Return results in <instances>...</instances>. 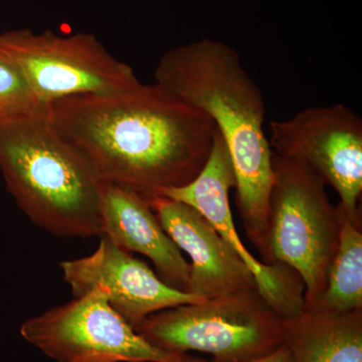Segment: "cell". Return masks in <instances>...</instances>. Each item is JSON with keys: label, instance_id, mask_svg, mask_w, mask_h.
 <instances>
[{"label": "cell", "instance_id": "obj_6", "mask_svg": "<svg viewBox=\"0 0 362 362\" xmlns=\"http://www.w3.org/2000/svg\"><path fill=\"white\" fill-rule=\"evenodd\" d=\"M21 334L57 362H207L152 345L112 308L100 288L28 319Z\"/></svg>", "mask_w": 362, "mask_h": 362}, {"label": "cell", "instance_id": "obj_13", "mask_svg": "<svg viewBox=\"0 0 362 362\" xmlns=\"http://www.w3.org/2000/svg\"><path fill=\"white\" fill-rule=\"evenodd\" d=\"M286 362H362V310L304 309L285 319Z\"/></svg>", "mask_w": 362, "mask_h": 362}, {"label": "cell", "instance_id": "obj_1", "mask_svg": "<svg viewBox=\"0 0 362 362\" xmlns=\"http://www.w3.org/2000/svg\"><path fill=\"white\" fill-rule=\"evenodd\" d=\"M45 113L100 180L132 190L148 204L199 175L216 130L206 114L156 83L62 98Z\"/></svg>", "mask_w": 362, "mask_h": 362}, {"label": "cell", "instance_id": "obj_7", "mask_svg": "<svg viewBox=\"0 0 362 362\" xmlns=\"http://www.w3.org/2000/svg\"><path fill=\"white\" fill-rule=\"evenodd\" d=\"M0 54L20 70L45 107L62 98L115 93L140 82L129 65L112 56L90 33H0Z\"/></svg>", "mask_w": 362, "mask_h": 362}, {"label": "cell", "instance_id": "obj_5", "mask_svg": "<svg viewBox=\"0 0 362 362\" xmlns=\"http://www.w3.org/2000/svg\"><path fill=\"white\" fill-rule=\"evenodd\" d=\"M135 330L158 349L202 352L211 362L256 361L285 341L284 319L259 289L159 311Z\"/></svg>", "mask_w": 362, "mask_h": 362}, {"label": "cell", "instance_id": "obj_11", "mask_svg": "<svg viewBox=\"0 0 362 362\" xmlns=\"http://www.w3.org/2000/svg\"><path fill=\"white\" fill-rule=\"evenodd\" d=\"M149 204L163 230L192 259L187 293L213 299L259 289L237 252L197 209L163 197Z\"/></svg>", "mask_w": 362, "mask_h": 362}, {"label": "cell", "instance_id": "obj_3", "mask_svg": "<svg viewBox=\"0 0 362 362\" xmlns=\"http://www.w3.org/2000/svg\"><path fill=\"white\" fill-rule=\"evenodd\" d=\"M0 170L33 223L61 238L101 237L102 181L52 127L45 109L0 118Z\"/></svg>", "mask_w": 362, "mask_h": 362}, {"label": "cell", "instance_id": "obj_9", "mask_svg": "<svg viewBox=\"0 0 362 362\" xmlns=\"http://www.w3.org/2000/svg\"><path fill=\"white\" fill-rule=\"evenodd\" d=\"M235 187L232 159L220 133H214L213 148L199 175L183 187L166 189L162 197L194 207L237 252L254 274L259 293L281 318L290 319L304 310L303 281L284 264L265 265L247 251L233 223L230 190Z\"/></svg>", "mask_w": 362, "mask_h": 362}, {"label": "cell", "instance_id": "obj_2", "mask_svg": "<svg viewBox=\"0 0 362 362\" xmlns=\"http://www.w3.org/2000/svg\"><path fill=\"white\" fill-rule=\"evenodd\" d=\"M154 77L156 84L213 121L232 159L243 228L262 257L274 181L273 151L264 128L263 93L243 66L239 52L209 39L180 45L161 57Z\"/></svg>", "mask_w": 362, "mask_h": 362}, {"label": "cell", "instance_id": "obj_16", "mask_svg": "<svg viewBox=\"0 0 362 362\" xmlns=\"http://www.w3.org/2000/svg\"><path fill=\"white\" fill-rule=\"evenodd\" d=\"M288 357H289L288 349H286L285 345H283L282 347L276 350L270 356L263 357V358H259L258 361L252 362H286L288 361Z\"/></svg>", "mask_w": 362, "mask_h": 362}, {"label": "cell", "instance_id": "obj_4", "mask_svg": "<svg viewBox=\"0 0 362 362\" xmlns=\"http://www.w3.org/2000/svg\"><path fill=\"white\" fill-rule=\"evenodd\" d=\"M274 181L269 204L263 264H284L304 283V309L325 291L337 251L342 209L331 202L326 183L301 162L273 152Z\"/></svg>", "mask_w": 362, "mask_h": 362}, {"label": "cell", "instance_id": "obj_14", "mask_svg": "<svg viewBox=\"0 0 362 362\" xmlns=\"http://www.w3.org/2000/svg\"><path fill=\"white\" fill-rule=\"evenodd\" d=\"M312 309L337 314L362 310L361 228L354 226L343 211L339 243L328 272L327 285Z\"/></svg>", "mask_w": 362, "mask_h": 362}, {"label": "cell", "instance_id": "obj_12", "mask_svg": "<svg viewBox=\"0 0 362 362\" xmlns=\"http://www.w3.org/2000/svg\"><path fill=\"white\" fill-rule=\"evenodd\" d=\"M100 214L102 235L125 251L139 252L151 259L157 276L165 284L187 293L190 264L147 201L132 190L102 181Z\"/></svg>", "mask_w": 362, "mask_h": 362}, {"label": "cell", "instance_id": "obj_10", "mask_svg": "<svg viewBox=\"0 0 362 362\" xmlns=\"http://www.w3.org/2000/svg\"><path fill=\"white\" fill-rule=\"evenodd\" d=\"M100 238L93 254L59 264L74 297L100 288L112 308L134 329L157 312L206 300L165 284L141 259L106 235Z\"/></svg>", "mask_w": 362, "mask_h": 362}, {"label": "cell", "instance_id": "obj_8", "mask_svg": "<svg viewBox=\"0 0 362 362\" xmlns=\"http://www.w3.org/2000/svg\"><path fill=\"white\" fill-rule=\"evenodd\" d=\"M272 151L308 166L337 190L339 206L361 228L362 120L343 104L312 107L271 122Z\"/></svg>", "mask_w": 362, "mask_h": 362}, {"label": "cell", "instance_id": "obj_15", "mask_svg": "<svg viewBox=\"0 0 362 362\" xmlns=\"http://www.w3.org/2000/svg\"><path fill=\"white\" fill-rule=\"evenodd\" d=\"M44 109L20 70L0 54V118L33 115Z\"/></svg>", "mask_w": 362, "mask_h": 362}]
</instances>
